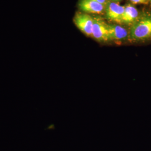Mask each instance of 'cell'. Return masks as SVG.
Instances as JSON below:
<instances>
[{
  "label": "cell",
  "instance_id": "obj_1",
  "mask_svg": "<svg viewBox=\"0 0 151 151\" xmlns=\"http://www.w3.org/2000/svg\"><path fill=\"white\" fill-rule=\"evenodd\" d=\"M129 40L133 43L151 41V11L141 13L131 25Z\"/></svg>",
  "mask_w": 151,
  "mask_h": 151
},
{
  "label": "cell",
  "instance_id": "obj_2",
  "mask_svg": "<svg viewBox=\"0 0 151 151\" xmlns=\"http://www.w3.org/2000/svg\"><path fill=\"white\" fill-rule=\"evenodd\" d=\"M93 22L91 37L100 43H106L110 41L108 31V24L101 17H93Z\"/></svg>",
  "mask_w": 151,
  "mask_h": 151
},
{
  "label": "cell",
  "instance_id": "obj_3",
  "mask_svg": "<svg viewBox=\"0 0 151 151\" xmlns=\"http://www.w3.org/2000/svg\"><path fill=\"white\" fill-rule=\"evenodd\" d=\"M76 26L85 35L88 37L92 36V31L93 22V17L88 14L76 12L73 19Z\"/></svg>",
  "mask_w": 151,
  "mask_h": 151
},
{
  "label": "cell",
  "instance_id": "obj_4",
  "mask_svg": "<svg viewBox=\"0 0 151 151\" xmlns=\"http://www.w3.org/2000/svg\"><path fill=\"white\" fill-rule=\"evenodd\" d=\"M125 6L120 5L118 2L109 1L106 5L105 17L110 22L122 24Z\"/></svg>",
  "mask_w": 151,
  "mask_h": 151
},
{
  "label": "cell",
  "instance_id": "obj_5",
  "mask_svg": "<svg viewBox=\"0 0 151 151\" xmlns=\"http://www.w3.org/2000/svg\"><path fill=\"white\" fill-rule=\"evenodd\" d=\"M78 7L84 13L99 15L105 13L106 5L91 0H79Z\"/></svg>",
  "mask_w": 151,
  "mask_h": 151
},
{
  "label": "cell",
  "instance_id": "obj_6",
  "mask_svg": "<svg viewBox=\"0 0 151 151\" xmlns=\"http://www.w3.org/2000/svg\"><path fill=\"white\" fill-rule=\"evenodd\" d=\"M108 28L110 41L122 42L129 40V32L125 27L118 24H108Z\"/></svg>",
  "mask_w": 151,
  "mask_h": 151
},
{
  "label": "cell",
  "instance_id": "obj_7",
  "mask_svg": "<svg viewBox=\"0 0 151 151\" xmlns=\"http://www.w3.org/2000/svg\"><path fill=\"white\" fill-rule=\"evenodd\" d=\"M140 14L134 6L130 4L125 6L122 24L131 26L138 19Z\"/></svg>",
  "mask_w": 151,
  "mask_h": 151
},
{
  "label": "cell",
  "instance_id": "obj_8",
  "mask_svg": "<svg viewBox=\"0 0 151 151\" xmlns=\"http://www.w3.org/2000/svg\"><path fill=\"white\" fill-rule=\"evenodd\" d=\"M133 4H146L149 2V0H129Z\"/></svg>",
  "mask_w": 151,
  "mask_h": 151
},
{
  "label": "cell",
  "instance_id": "obj_9",
  "mask_svg": "<svg viewBox=\"0 0 151 151\" xmlns=\"http://www.w3.org/2000/svg\"><path fill=\"white\" fill-rule=\"evenodd\" d=\"M91 1H93L98 2V3L101 4L103 5H106L108 2L109 1H110V0H91Z\"/></svg>",
  "mask_w": 151,
  "mask_h": 151
},
{
  "label": "cell",
  "instance_id": "obj_10",
  "mask_svg": "<svg viewBox=\"0 0 151 151\" xmlns=\"http://www.w3.org/2000/svg\"><path fill=\"white\" fill-rule=\"evenodd\" d=\"M110 1H112V2H120V1H122V0H110Z\"/></svg>",
  "mask_w": 151,
  "mask_h": 151
},
{
  "label": "cell",
  "instance_id": "obj_11",
  "mask_svg": "<svg viewBox=\"0 0 151 151\" xmlns=\"http://www.w3.org/2000/svg\"><path fill=\"white\" fill-rule=\"evenodd\" d=\"M149 2H150L151 4V0H149Z\"/></svg>",
  "mask_w": 151,
  "mask_h": 151
}]
</instances>
